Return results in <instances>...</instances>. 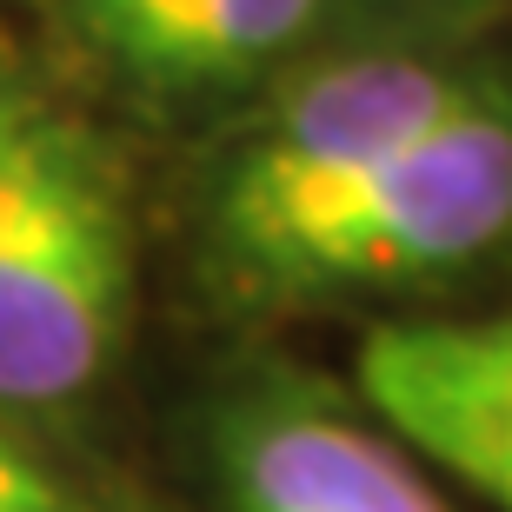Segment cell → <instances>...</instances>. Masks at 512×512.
Returning <instances> with one entry per match:
<instances>
[{
    "label": "cell",
    "instance_id": "6da1fadb",
    "mask_svg": "<svg viewBox=\"0 0 512 512\" xmlns=\"http://www.w3.org/2000/svg\"><path fill=\"white\" fill-rule=\"evenodd\" d=\"M133 220L114 153L60 100L0 80V406H60L114 366Z\"/></svg>",
    "mask_w": 512,
    "mask_h": 512
},
{
    "label": "cell",
    "instance_id": "7a4b0ae2",
    "mask_svg": "<svg viewBox=\"0 0 512 512\" xmlns=\"http://www.w3.org/2000/svg\"><path fill=\"white\" fill-rule=\"evenodd\" d=\"M512 240V100L486 94L380 167L300 207L213 233L253 293H366L433 280Z\"/></svg>",
    "mask_w": 512,
    "mask_h": 512
},
{
    "label": "cell",
    "instance_id": "3957f363",
    "mask_svg": "<svg viewBox=\"0 0 512 512\" xmlns=\"http://www.w3.org/2000/svg\"><path fill=\"white\" fill-rule=\"evenodd\" d=\"M486 94H493V80L413 54H366L306 74L227 160L213 187V233L273 220L353 173L380 167L386 153L426 140Z\"/></svg>",
    "mask_w": 512,
    "mask_h": 512
},
{
    "label": "cell",
    "instance_id": "277c9868",
    "mask_svg": "<svg viewBox=\"0 0 512 512\" xmlns=\"http://www.w3.org/2000/svg\"><path fill=\"white\" fill-rule=\"evenodd\" d=\"M353 380L413 459L512 512V306L380 326L353 353Z\"/></svg>",
    "mask_w": 512,
    "mask_h": 512
},
{
    "label": "cell",
    "instance_id": "5b68a950",
    "mask_svg": "<svg viewBox=\"0 0 512 512\" xmlns=\"http://www.w3.org/2000/svg\"><path fill=\"white\" fill-rule=\"evenodd\" d=\"M233 512H453L393 433L320 399H253L220 433Z\"/></svg>",
    "mask_w": 512,
    "mask_h": 512
},
{
    "label": "cell",
    "instance_id": "8992f818",
    "mask_svg": "<svg viewBox=\"0 0 512 512\" xmlns=\"http://www.w3.org/2000/svg\"><path fill=\"white\" fill-rule=\"evenodd\" d=\"M333 0H147L100 54L147 94H200L260 74Z\"/></svg>",
    "mask_w": 512,
    "mask_h": 512
},
{
    "label": "cell",
    "instance_id": "52a82bcc",
    "mask_svg": "<svg viewBox=\"0 0 512 512\" xmlns=\"http://www.w3.org/2000/svg\"><path fill=\"white\" fill-rule=\"evenodd\" d=\"M0 512H107L74 473H60L47 453L0 433Z\"/></svg>",
    "mask_w": 512,
    "mask_h": 512
},
{
    "label": "cell",
    "instance_id": "ba28073f",
    "mask_svg": "<svg viewBox=\"0 0 512 512\" xmlns=\"http://www.w3.org/2000/svg\"><path fill=\"white\" fill-rule=\"evenodd\" d=\"M140 7H147V0H67L74 27H80L87 40H94V54H100V47H107V40L120 34V27H127L133 14H140Z\"/></svg>",
    "mask_w": 512,
    "mask_h": 512
},
{
    "label": "cell",
    "instance_id": "9c48e42d",
    "mask_svg": "<svg viewBox=\"0 0 512 512\" xmlns=\"http://www.w3.org/2000/svg\"><path fill=\"white\" fill-rule=\"evenodd\" d=\"M360 7H426V0H360Z\"/></svg>",
    "mask_w": 512,
    "mask_h": 512
}]
</instances>
